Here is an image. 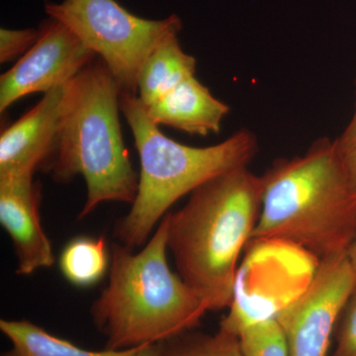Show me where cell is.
Wrapping results in <instances>:
<instances>
[{
    "label": "cell",
    "instance_id": "8992f818",
    "mask_svg": "<svg viewBox=\"0 0 356 356\" xmlns=\"http://www.w3.org/2000/svg\"><path fill=\"white\" fill-rule=\"evenodd\" d=\"M44 11L70 28L108 67L122 92L138 95V79L149 54L170 35L179 34L177 15L149 20L129 13L116 0H64Z\"/></svg>",
    "mask_w": 356,
    "mask_h": 356
},
{
    "label": "cell",
    "instance_id": "52a82bcc",
    "mask_svg": "<svg viewBox=\"0 0 356 356\" xmlns=\"http://www.w3.org/2000/svg\"><path fill=\"white\" fill-rule=\"evenodd\" d=\"M355 285L346 254L318 261L305 289L276 314L289 356L330 355L337 320Z\"/></svg>",
    "mask_w": 356,
    "mask_h": 356
},
{
    "label": "cell",
    "instance_id": "6da1fadb",
    "mask_svg": "<svg viewBox=\"0 0 356 356\" xmlns=\"http://www.w3.org/2000/svg\"><path fill=\"white\" fill-rule=\"evenodd\" d=\"M261 209L252 241L289 243L318 261L346 254L356 232V191L336 140L278 159L261 175Z\"/></svg>",
    "mask_w": 356,
    "mask_h": 356
},
{
    "label": "cell",
    "instance_id": "4fadbf2b",
    "mask_svg": "<svg viewBox=\"0 0 356 356\" xmlns=\"http://www.w3.org/2000/svg\"><path fill=\"white\" fill-rule=\"evenodd\" d=\"M0 330L11 343L10 350L1 356H131L139 348L88 350L25 320L1 318Z\"/></svg>",
    "mask_w": 356,
    "mask_h": 356
},
{
    "label": "cell",
    "instance_id": "8fae6325",
    "mask_svg": "<svg viewBox=\"0 0 356 356\" xmlns=\"http://www.w3.org/2000/svg\"><path fill=\"white\" fill-rule=\"evenodd\" d=\"M147 113L156 125L184 131L189 135L220 133L229 112L226 103L217 99L196 76L189 77L151 106Z\"/></svg>",
    "mask_w": 356,
    "mask_h": 356
},
{
    "label": "cell",
    "instance_id": "e0dca14e",
    "mask_svg": "<svg viewBox=\"0 0 356 356\" xmlns=\"http://www.w3.org/2000/svg\"><path fill=\"white\" fill-rule=\"evenodd\" d=\"M334 339L329 356H356V285L337 320Z\"/></svg>",
    "mask_w": 356,
    "mask_h": 356
},
{
    "label": "cell",
    "instance_id": "7c38bea8",
    "mask_svg": "<svg viewBox=\"0 0 356 356\" xmlns=\"http://www.w3.org/2000/svg\"><path fill=\"white\" fill-rule=\"evenodd\" d=\"M195 58L180 46L178 34L163 39L149 54L138 79V97L151 106L189 77L195 76Z\"/></svg>",
    "mask_w": 356,
    "mask_h": 356
},
{
    "label": "cell",
    "instance_id": "9c48e42d",
    "mask_svg": "<svg viewBox=\"0 0 356 356\" xmlns=\"http://www.w3.org/2000/svg\"><path fill=\"white\" fill-rule=\"evenodd\" d=\"M65 86L44 93L36 106L2 131L0 179L34 177L46 170L55 149Z\"/></svg>",
    "mask_w": 356,
    "mask_h": 356
},
{
    "label": "cell",
    "instance_id": "3957f363",
    "mask_svg": "<svg viewBox=\"0 0 356 356\" xmlns=\"http://www.w3.org/2000/svg\"><path fill=\"white\" fill-rule=\"evenodd\" d=\"M168 250L166 215L140 252L118 242L111 245L108 285L90 308L107 350L163 343L194 330L209 312L170 269Z\"/></svg>",
    "mask_w": 356,
    "mask_h": 356
},
{
    "label": "cell",
    "instance_id": "5b68a950",
    "mask_svg": "<svg viewBox=\"0 0 356 356\" xmlns=\"http://www.w3.org/2000/svg\"><path fill=\"white\" fill-rule=\"evenodd\" d=\"M120 109L132 130L140 156L137 195L126 216L116 222L114 236L131 250L143 248L170 207L212 178L248 166L259 140L248 129L209 147H191L166 137L147 113L137 95L121 92Z\"/></svg>",
    "mask_w": 356,
    "mask_h": 356
},
{
    "label": "cell",
    "instance_id": "ac0fdd59",
    "mask_svg": "<svg viewBox=\"0 0 356 356\" xmlns=\"http://www.w3.org/2000/svg\"><path fill=\"white\" fill-rule=\"evenodd\" d=\"M39 38V29L0 30V63L6 64L23 53H27Z\"/></svg>",
    "mask_w": 356,
    "mask_h": 356
},
{
    "label": "cell",
    "instance_id": "7a4b0ae2",
    "mask_svg": "<svg viewBox=\"0 0 356 356\" xmlns=\"http://www.w3.org/2000/svg\"><path fill=\"white\" fill-rule=\"evenodd\" d=\"M262 192L261 175L243 166L205 182L184 207L166 214L177 273L209 311L233 303L238 257L252 241Z\"/></svg>",
    "mask_w": 356,
    "mask_h": 356
},
{
    "label": "cell",
    "instance_id": "7402d4cb",
    "mask_svg": "<svg viewBox=\"0 0 356 356\" xmlns=\"http://www.w3.org/2000/svg\"><path fill=\"white\" fill-rule=\"evenodd\" d=\"M346 257H348V262H350L351 268H353V273L356 275V232L353 242H351L348 252H346Z\"/></svg>",
    "mask_w": 356,
    "mask_h": 356
},
{
    "label": "cell",
    "instance_id": "ba28073f",
    "mask_svg": "<svg viewBox=\"0 0 356 356\" xmlns=\"http://www.w3.org/2000/svg\"><path fill=\"white\" fill-rule=\"evenodd\" d=\"M95 58L67 26L49 17L34 46L0 77V112L24 96L65 86Z\"/></svg>",
    "mask_w": 356,
    "mask_h": 356
},
{
    "label": "cell",
    "instance_id": "2e32d148",
    "mask_svg": "<svg viewBox=\"0 0 356 356\" xmlns=\"http://www.w3.org/2000/svg\"><path fill=\"white\" fill-rule=\"evenodd\" d=\"M238 337L243 356H289L286 337L276 318L250 325Z\"/></svg>",
    "mask_w": 356,
    "mask_h": 356
},
{
    "label": "cell",
    "instance_id": "d6986e66",
    "mask_svg": "<svg viewBox=\"0 0 356 356\" xmlns=\"http://www.w3.org/2000/svg\"><path fill=\"white\" fill-rule=\"evenodd\" d=\"M337 144L341 149H346L348 147L355 146L356 145V81H355V109L351 115L350 122L344 129L343 134L337 138Z\"/></svg>",
    "mask_w": 356,
    "mask_h": 356
},
{
    "label": "cell",
    "instance_id": "44dd1931",
    "mask_svg": "<svg viewBox=\"0 0 356 356\" xmlns=\"http://www.w3.org/2000/svg\"><path fill=\"white\" fill-rule=\"evenodd\" d=\"M131 356H161L159 355V344L140 346Z\"/></svg>",
    "mask_w": 356,
    "mask_h": 356
},
{
    "label": "cell",
    "instance_id": "277c9868",
    "mask_svg": "<svg viewBox=\"0 0 356 356\" xmlns=\"http://www.w3.org/2000/svg\"><path fill=\"white\" fill-rule=\"evenodd\" d=\"M121 88L104 62L93 60L65 84L55 149L44 172L58 184L81 175L88 196L79 219L104 202L132 205L139 177L122 137Z\"/></svg>",
    "mask_w": 356,
    "mask_h": 356
},
{
    "label": "cell",
    "instance_id": "ffe728a7",
    "mask_svg": "<svg viewBox=\"0 0 356 356\" xmlns=\"http://www.w3.org/2000/svg\"><path fill=\"white\" fill-rule=\"evenodd\" d=\"M339 151L351 184L356 191V145L346 149H341L339 147Z\"/></svg>",
    "mask_w": 356,
    "mask_h": 356
},
{
    "label": "cell",
    "instance_id": "9a60e30c",
    "mask_svg": "<svg viewBox=\"0 0 356 356\" xmlns=\"http://www.w3.org/2000/svg\"><path fill=\"white\" fill-rule=\"evenodd\" d=\"M161 356H243L238 337L228 332H184L158 343Z\"/></svg>",
    "mask_w": 356,
    "mask_h": 356
},
{
    "label": "cell",
    "instance_id": "30bf717a",
    "mask_svg": "<svg viewBox=\"0 0 356 356\" xmlns=\"http://www.w3.org/2000/svg\"><path fill=\"white\" fill-rule=\"evenodd\" d=\"M41 191L33 177L0 179V222L13 241L18 275L49 268L56 257L40 219Z\"/></svg>",
    "mask_w": 356,
    "mask_h": 356
},
{
    "label": "cell",
    "instance_id": "5bb4252c",
    "mask_svg": "<svg viewBox=\"0 0 356 356\" xmlns=\"http://www.w3.org/2000/svg\"><path fill=\"white\" fill-rule=\"evenodd\" d=\"M111 250L103 238L79 236L70 241L60 254V273L70 284L90 287L109 273Z\"/></svg>",
    "mask_w": 356,
    "mask_h": 356
}]
</instances>
